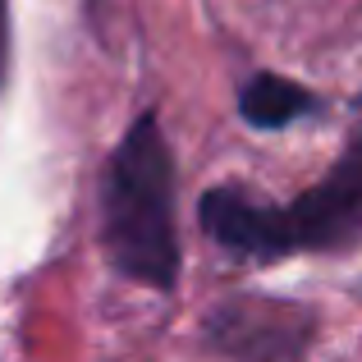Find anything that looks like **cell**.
<instances>
[{
	"label": "cell",
	"instance_id": "6da1fadb",
	"mask_svg": "<svg viewBox=\"0 0 362 362\" xmlns=\"http://www.w3.org/2000/svg\"><path fill=\"white\" fill-rule=\"evenodd\" d=\"M202 225L225 252L247 262H275V257L303 252H335L362 239V133L349 142L339 165L321 179L312 193L289 206H271L239 188H216L202 197Z\"/></svg>",
	"mask_w": 362,
	"mask_h": 362
},
{
	"label": "cell",
	"instance_id": "5b68a950",
	"mask_svg": "<svg viewBox=\"0 0 362 362\" xmlns=\"http://www.w3.org/2000/svg\"><path fill=\"white\" fill-rule=\"evenodd\" d=\"M0 64H5V0H0Z\"/></svg>",
	"mask_w": 362,
	"mask_h": 362
},
{
	"label": "cell",
	"instance_id": "3957f363",
	"mask_svg": "<svg viewBox=\"0 0 362 362\" xmlns=\"http://www.w3.org/2000/svg\"><path fill=\"white\" fill-rule=\"evenodd\" d=\"M206 335H211L216 349H225V354L243 362H284L308 339V317L298 308H284V303L239 298L211 312Z\"/></svg>",
	"mask_w": 362,
	"mask_h": 362
},
{
	"label": "cell",
	"instance_id": "277c9868",
	"mask_svg": "<svg viewBox=\"0 0 362 362\" xmlns=\"http://www.w3.org/2000/svg\"><path fill=\"white\" fill-rule=\"evenodd\" d=\"M312 106H317V97L280 74H257L239 97V110L252 129H284V124L303 119Z\"/></svg>",
	"mask_w": 362,
	"mask_h": 362
},
{
	"label": "cell",
	"instance_id": "7a4b0ae2",
	"mask_svg": "<svg viewBox=\"0 0 362 362\" xmlns=\"http://www.w3.org/2000/svg\"><path fill=\"white\" fill-rule=\"evenodd\" d=\"M106 252L129 280L151 289H175L179 234H175V165L156 115H142L124 133L106 165L101 188Z\"/></svg>",
	"mask_w": 362,
	"mask_h": 362
}]
</instances>
